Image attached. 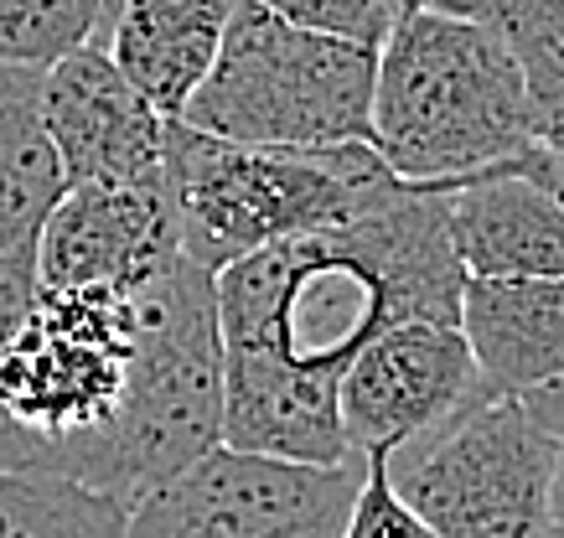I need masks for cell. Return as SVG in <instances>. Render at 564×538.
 Returning a JSON list of instances; mask_svg holds the SVG:
<instances>
[{
    "label": "cell",
    "instance_id": "6da1fadb",
    "mask_svg": "<svg viewBox=\"0 0 564 538\" xmlns=\"http://www.w3.org/2000/svg\"><path fill=\"white\" fill-rule=\"evenodd\" d=\"M462 264L445 233V187H399L378 208L270 243L213 275L223 337L218 446L280 461H352L337 378L378 331L456 321Z\"/></svg>",
    "mask_w": 564,
    "mask_h": 538
},
{
    "label": "cell",
    "instance_id": "7a4b0ae2",
    "mask_svg": "<svg viewBox=\"0 0 564 538\" xmlns=\"http://www.w3.org/2000/svg\"><path fill=\"white\" fill-rule=\"evenodd\" d=\"M368 145L399 182L451 187L533 151L539 120L487 21L410 6L378 42Z\"/></svg>",
    "mask_w": 564,
    "mask_h": 538
},
{
    "label": "cell",
    "instance_id": "3957f363",
    "mask_svg": "<svg viewBox=\"0 0 564 538\" xmlns=\"http://www.w3.org/2000/svg\"><path fill=\"white\" fill-rule=\"evenodd\" d=\"M166 187L176 208V254L218 275L270 243L378 208L399 176L373 156V145H243L172 120Z\"/></svg>",
    "mask_w": 564,
    "mask_h": 538
},
{
    "label": "cell",
    "instance_id": "277c9868",
    "mask_svg": "<svg viewBox=\"0 0 564 538\" xmlns=\"http://www.w3.org/2000/svg\"><path fill=\"white\" fill-rule=\"evenodd\" d=\"M135 352L130 290H36L0 342V471L94 482Z\"/></svg>",
    "mask_w": 564,
    "mask_h": 538
},
{
    "label": "cell",
    "instance_id": "5b68a950",
    "mask_svg": "<svg viewBox=\"0 0 564 538\" xmlns=\"http://www.w3.org/2000/svg\"><path fill=\"white\" fill-rule=\"evenodd\" d=\"M124 290L135 306V352L88 486L135 507L218 446L223 337L213 275L182 254L161 260Z\"/></svg>",
    "mask_w": 564,
    "mask_h": 538
},
{
    "label": "cell",
    "instance_id": "8992f818",
    "mask_svg": "<svg viewBox=\"0 0 564 538\" xmlns=\"http://www.w3.org/2000/svg\"><path fill=\"white\" fill-rule=\"evenodd\" d=\"M373 68L378 47L301 32L239 0L182 124L243 145H368Z\"/></svg>",
    "mask_w": 564,
    "mask_h": 538
},
{
    "label": "cell",
    "instance_id": "52a82bcc",
    "mask_svg": "<svg viewBox=\"0 0 564 538\" xmlns=\"http://www.w3.org/2000/svg\"><path fill=\"white\" fill-rule=\"evenodd\" d=\"M378 455L393 492L435 538H539L549 528L560 435L523 399L481 394L445 425Z\"/></svg>",
    "mask_w": 564,
    "mask_h": 538
},
{
    "label": "cell",
    "instance_id": "ba28073f",
    "mask_svg": "<svg viewBox=\"0 0 564 538\" xmlns=\"http://www.w3.org/2000/svg\"><path fill=\"white\" fill-rule=\"evenodd\" d=\"M362 455L337 466L213 446L130 507L124 538H343Z\"/></svg>",
    "mask_w": 564,
    "mask_h": 538
},
{
    "label": "cell",
    "instance_id": "9c48e42d",
    "mask_svg": "<svg viewBox=\"0 0 564 538\" xmlns=\"http://www.w3.org/2000/svg\"><path fill=\"white\" fill-rule=\"evenodd\" d=\"M481 399L477 367L456 321H399L337 378V419L347 451H393Z\"/></svg>",
    "mask_w": 564,
    "mask_h": 538
},
{
    "label": "cell",
    "instance_id": "30bf717a",
    "mask_svg": "<svg viewBox=\"0 0 564 538\" xmlns=\"http://www.w3.org/2000/svg\"><path fill=\"white\" fill-rule=\"evenodd\" d=\"M42 120L68 187H130L166 166V114L124 78L99 42L42 68Z\"/></svg>",
    "mask_w": 564,
    "mask_h": 538
},
{
    "label": "cell",
    "instance_id": "8fae6325",
    "mask_svg": "<svg viewBox=\"0 0 564 538\" xmlns=\"http://www.w3.org/2000/svg\"><path fill=\"white\" fill-rule=\"evenodd\" d=\"M176 254V208L166 166L130 187H68L32 243L47 290H120Z\"/></svg>",
    "mask_w": 564,
    "mask_h": 538
},
{
    "label": "cell",
    "instance_id": "7c38bea8",
    "mask_svg": "<svg viewBox=\"0 0 564 538\" xmlns=\"http://www.w3.org/2000/svg\"><path fill=\"white\" fill-rule=\"evenodd\" d=\"M549 145L445 187V233L466 279H564V202Z\"/></svg>",
    "mask_w": 564,
    "mask_h": 538
},
{
    "label": "cell",
    "instance_id": "4fadbf2b",
    "mask_svg": "<svg viewBox=\"0 0 564 538\" xmlns=\"http://www.w3.org/2000/svg\"><path fill=\"white\" fill-rule=\"evenodd\" d=\"M487 399H523L564 378V279H466L456 306Z\"/></svg>",
    "mask_w": 564,
    "mask_h": 538
},
{
    "label": "cell",
    "instance_id": "5bb4252c",
    "mask_svg": "<svg viewBox=\"0 0 564 538\" xmlns=\"http://www.w3.org/2000/svg\"><path fill=\"white\" fill-rule=\"evenodd\" d=\"M234 11L239 0H120L99 47L151 99L155 114L182 120L218 57Z\"/></svg>",
    "mask_w": 564,
    "mask_h": 538
},
{
    "label": "cell",
    "instance_id": "9a60e30c",
    "mask_svg": "<svg viewBox=\"0 0 564 538\" xmlns=\"http://www.w3.org/2000/svg\"><path fill=\"white\" fill-rule=\"evenodd\" d=\"M63 191L68 176L42 120V68L0 63V254L32 249Z\"/></svg>",
    "mask_w": 564,
    "mask_h": 538
},
{
    "label": "cell",
    "instance_id": "2e32d148",
    "mask_svg": "<svg viewBox=\"0 0 564 538\" xmlns=\"http://www.w3.org/2000/svg\"><path fill=\"white\" fill-rule=\"evenodd\" d=\"M130 507L68 476L0 471V538H124Z\"/></svg>",
    "mask_w": 564,
    "mask_h": 538
},
{
    "label": "cell",
    "instance_id": "e0dca14e",
    "mask_svg": "<svg viewBox=\"0 0 564 538\" xmlns=\"http://www.w3.org/2000/svg\"><path fill=\"white\" fill-rule=\"evenodd\" d=\"M477 17L508 47L533 99V120L544 124L564 105V0H487Z\"/></svg>",
    "mask_w": 564,
    "mask_h": 538
},
{
    "label": "cell",
    "instance_id": "ac0fdd59",
    "mask_svg": "<svg viewBox=\"0 0 564 538\" xmlns=\"http://www.w3.org/2000/svg\"><path fill=\"white\" fill-rule=\"evenodd\" d=\"M104 0H0V63L52 68L84 42H99Z\"/></svg>",
    "mask_w": 564,
    "mask_h": 538
},
{
    "label": "cell",
    "instance_id": "d6986e66",
    "mask_svg": "<svg viewBox=\"0 0 564 538\" xmlns=\"http://www.w3.org/2000/svg\"><path fill=\"white\" fill-rule=\"evenodd\" d=\"M343 538H435L425 523L414 518V507L393 492L389 466L383 455H362V476L358 492H352V507H347Z\"/></svg>",
    "mask_w": 564,
    "mask_h": 538
},
{
    "label": "cell",
    "instance_id": "ffe728a7",
    "mask_svg": "<svg viewBox=\"0 0 564 538\" xmlns=\"http://www.w3.org/2000/svg\"><path fill=\"white\" fill-rule=\"evenodd\" d=\"M254 6H264L270 17L291 21L301 32L343 36V42H362V47H378L393 21L383 0H254Z\"/></svg>",
    "mask_w": 564,
    "mask_h": 538
},
{
    "label": "cell",
    "instance_id": "44dd1931",
    "mask_svg": "<svg viewBox=\"0 0 564 538\" xmlns=\"http://www.w3.org/2000/svg\"><path fill=\"white\" fill-rule=\"evenodd\" d=\"M549 528L564 534V440H560V461H554V486H549Z\"/></svg>",
    "mask_w": 564,
    "mask_h": 538
},
{
    "label": "cell",
    "instance_id": "7402d4cb",
    "mask_svg": "<svg viewBox=\"0 0 564 538\" xmlns=\"http://www.w3.org/2000/svg\"><path fill=\"white\" fill-rule=\"evenodd\" d=\"M539 140H544L549 151H560V156H564V105L554 109L544 124H539Z\"/></svg>",
    "mask_w": 564,
    "mask_h": 538
},
{
    "label": "cell",
    "instance_id": "603a6c76",
    "mask_svg": "<svg viewBox=\"0 0 564 538\" xmlns=\"http://www.w3.org/2000/svg\"><path fill=\"white\" fill-rule=\"evenodd\" d=\"M420 6H441V11H466V17H477L487 0H420Z\"/></svg>",
    "mask_w": 564,
    "mask_h": 538
},
{
    "label": "cell",
    "instance_id": "cb8c5ba5",
    "mask_svg": "<svg viewBox=\"0 0 564 538\" xmlns=\"http://www.w3.org/2000/svg\"><path fill=\"white\" fill-rule=\"evenodd\" d=\"M115 11H120V0H104V21H99V36H104V26L115 21Z\"/></svg>",
    "mask_w": 564,
    "mask_h": 538
},
{
    "label": "cell",
    "instance_id": "d4e9b609",
    "mask_svg": "<svg viewBox=\"0 0 564 538\" xmlns=\"http://www.w3.org/2000/svg\"><path fill=\"white\" fill-rule=\"evenodd\" d=\"M389 6V17H399V11H410V6H420V0H383Z\"/></svg>",
    "mask_w": 564,
    "mask_h": 538
},
{
    "label": "cell",
    "instance_id": "484cf974",
    "mask_svg": "<svg viewBox=\"0 0 564 538\" xmlns=\"http://www.w3.org/2000/svg\"><path fill=\"white\" fill-rule=\"evenodd\" d=\"M539 538H564V534H560V528H544V534H539Z\"/></svg>",
    "mask_w": 564,
    "mask_h": 538
}]
</instances>
